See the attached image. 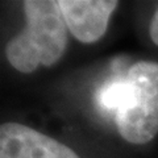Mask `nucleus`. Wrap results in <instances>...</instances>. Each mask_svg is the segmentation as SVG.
Here are the masks:
<instances>
[{
	"label": "nucleus",
	"mask_w": 158,
	"mask_h": 158,
	"mask_svg": "<svg viewBox=\"0 0 158 158\" xmlns=\"http://www.w3.org/2000/svg\"><path fill=\"white\" fill-rule=\"evenodd\" d=\"M132 87L128 78H113L98 90L96 102L104 111H113L115 115L129 104Z\"/></svg>",
	"instance_id": "39448f33"
},
{
	"label": "nucleus",
	"mask_w": 158,
	"mask_h": 158,
	"mask_svg": "<svg viewBox=\"0 0 158 158\" xmlns=\"http://www.w3.org/2000/svg\"><path fill=\"white\" fill-rule=\"evenodd\" d=\"M149 34L152 41L158 46V9L154 12L150 21V27H149Z\"/></svg>",
	"instance_id": "423d86ee"
},
{
	"label": "nucleus",
	"mask_w": 158,
	"mask_h": 158,
	"mask_svg": "<svg viewBox=\"0 0 158 158\" xmlns=\"http://www.w3.org/2000/svg\"><path fill=\"white\" fill-rule=\"evenodd\" d=\"M25 28L6 48L11 66L23 74L36 71L40 66L50 67L63 57L67 48V25L58 2H24Z\"/></svg>",
	"instance_id": "f257e3e1"
},
{
	"label": "nucleus",
	"mask_w": 158,
	"mask_h": 158,
	"mask_svg": "<svg viewBox=\"0 0 158 158\" xmlns=\"http://www.w3.org/2000/svg\"><path fill=\"white\" fill-rule=\"evenodd\" d=\"M113 0H59L58 6L67 29L78 41L92 44L107 32L111 15L117 7Z\"/></svg>",
	"instance_id": "20e7f679"
},
{
	"label": "nucleus",
	"mask_w": 158,
	"mask_h": 158,
	"mask_svg": "<svg viewBox=\"0 0 158 158\" xmlns=\"http://www.w3.org/2000/svg\"><path fill=\"white\" fill-rule=\"evenodd\" d=\"M0 158H79L71 148L20 123L0 127Z\"/></svg>",
	"instance_id": "7ed1b4c3"
},
{
	"label": "nucleus",
	"mask_w": 158,
	"mask_h": 158,
	"mask_svg": "<svg viewBox=\"0 0 158 158\" xmlns=\"http://www.w3.org/2000/svg\"><path fill=\"white\" fill-rule=\"evenodd\" d=\"M132 96L115 115L120 136L129 144L150 142L158 133V62L138 61L128 70Z\"/></svg>",
	"instance_id": "f03ea898"
}]
</instances>
